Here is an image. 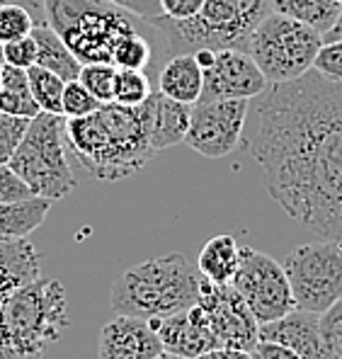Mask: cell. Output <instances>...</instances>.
Here are the masks:
<instances>
[{
    "mask_svg": "<svg viewBox=\"0 0 342 359\" xmlns=\"http://www.w3.org/2000/svg\"><path fill=\"white\" fill-rule=\"evenodd\" d=\"M250 119L248 149L270 197L311 233L342 241V83L313 68L270 83Z\"/></svg>",
    "mask_w": 342,
    "mask_h": 359,
    "instance_id": "6da1fadb",
    "label": "cell"
},
{
    "mask_svg": "<svg viewBox=\"0 0 342 359\" xmlns=\"http://www.w3.org/2000/svg\"><path fill=\"white\" fill-rule=\"evenodd\" d=\"M66 146L95 180L114 182L139 172L156 149L151 144V104L104 102L86 117L66 119Z\"/></svg>",
    "mask_w": 342,
    "mask_h": 359,
    "instance_id": "7a4b0ae2",
    "label": "cell"
},
{
    "mask_svg": "<svg viewBox=\"0 0 342 359\" xmlns=\"http://www.w3.org/2000/svg\"><path fill=\"white\" fill-rule=\"evenodd\" d=\"M202 272L182 252H167L124 269L112 284L109 306L114 313L136 318H165L199 304Z\"/></svg>",
    "mask_w": 342,
    "mask_h": 359,
    "instance_id": "3957f363",
    "label": "cell"
},
{
    "mask_svg": "<svg viewBox=\"0 0 342 359\" xmlns=\"http://www.w3.org/2000/svg\"><path fill=\"white\" fill-rule=\"evenodd\" d=\"M68 299L59 279L36 277L0 306V347L5 359H41L68 328Z\"/></svg>",
    "mask_w": 342,
    "mask_h": 359,
    "instance_id": "277c9868",
    "label": "cell"
},
{
    "mask_svg": "<svg viewBox=\"0 0 342 359\" xmlns=\"http://www.w3.org/2000/svg\"><path fill=\"white\" fill-rule=\"evenodd\" d=\"M272 13L270 0H207L204 10L187 22L153 18L149 25L163 41V54H194L197 49H243L250 34Z\"/></svg>",
    "mask_w": 342,
    "mask_h": 359,
    "instance_id": "5b68a950",
    "label": "cell"
},
{
    "mask_svg": "<svg viewBox=\"0 0 342 359\" xmlns=\"http://www.w3.org/2000/svg\"><path fill=\"white\" fill-rule=\"evenodd\" d=\"M46 20L81 63H112L114 49L149 22L112 0H44Z\"/></svg>",
    "mask_w": 342,
    "mask_h": 359,
    "instance_id": "8992f818",
    "label": "cell"
},
{
    "mask_svg": "<svg viewBox=\"0 0 342 359\" xmlns=\"http://www.w3.org/2000/svg\"><path fill=\"white\" fill-rule=\"evenodd\" d=\"M8 165L29 184L36 197H46L51 202L68 197L78 180L68 163L66 117L54 112H39L32 117Z\"/></svg>",
    "mask_w": 342,
    "mask_h": 359,
    "instance_id": "52a82bcc",
    "label": "cell"
},
{
    "mask_svg": "<svg viewBox=\"0 0 342 359\" xmlns=\"http://www.w3.org/2000/svg\"><path fill=\"white\" fill-rule=\"evenodd\" d=\"M320 46L323 34L318 29L272 10L250 34L248 54L267 83H287L311 71Z\"/></svg>",
    "mask_w": 342,
    "mask_h": 359,
    "instance_id": "ba28073f",
    "label": "cell"
},
{
    "mask_svg": "<svg viewBox=\"0 0 342 359\" xmlns=\"http://www.w3.org/2000/svg\"><path fill=\"white\" fill-rule=\"evenodd\" d=\"M284 272L296 309L320 316L342 297V241L323 238L294 248L284 262Z\"/></svg>",
    "mask_w": 342,
    "mask_h": 359,
    "instance_id": "9c48e42d",
    "label": "cell"
},
{
    "mask_svg": "<svg viewBox=\"0 0 342 359\" xmlns=\"http://www.w3.org/2000/svg\"><path fill=\"white\" fill-rule=\"evenodd\" d=\"M231 284L243 294L260 325L296 311V299L284 265L250 245H240V265Z\"/></svg>",
    "mask_w": 342,
    "mask_h": 359,
    "instance_id": "30bf717a",
    "label": "cell"
},
{
    "mask_svg": "<svg viewBox=\"0 0 342 359\" xmlns=\"http://www.w3.org/2000/svg\"><path fill=\"white\" fill-rule=\"evenodd\" d=\"M250 100H199L192 104V119L185 144L204 158H226L243 141Z\"/></svg>",
    "mask_w": 342,
    "mask_h": 359,
    "instance_id": "8fae6325",
    "label": "cell"
},
{
    "mask_svg": "<svg viewBox=\"0 0 342 359\" xmlns=\"http://www.w3.org/2000/svg\"><path fill=\"white\" fill-rule=\"evenodd\" d=\"M199 306L209 318V325L217 332L221 347L252 352L260 342V323L252 316L250 306L245 304L243 294L233 284H217L202 279Z\"/></svg>",
    "mask_w": 342,
    "mask_h": 359,
    "instance_id": "7c38bea8",
    "label": "cell"
},
{
    "mask_svg": "<svg viewBox=\"0 0 342 359\" xmlns=\"http://www.w3.org/2000/svg\"><path fill=\"white\" fill-rule=\"evenodd\" d=\"M255 59L243 49H219L214 63L204 68V90L199 100H255L267 90Z\"/></svg>",
    "mask_w": 342,
    "mask_h": 359,
    "instance_id": "4fadbf2b",
    "label": "cell"
},
{
    "mask_svg": "<svg viewBox=\"0 0 342 359\" xmlns=\"http://www.w3.org/2000/svg\"><path fill=\"white\" fill-rule=\"evenodd\" d=\"M151 325L158 330V337L163 342V350L170 355L197 359L207 352L221 347L217 332L209 325V318L202 306H189L185 311H177L165 318H153Z\"/></svg>",
    "mask_w": 342,
    "mask_h": 359,
    "instance_id": "5bb4252c",
    "label": "cell"
},
{
    "mask_svg": "<svg viewBox=\"0 0 342 359\" xmlns=\"http://www.w3.org/2000/svg\"><path fill=\"white\" fill-rule=\"evenodd\" d=\"M163 342L151 320L117 313L102 325L97 342L100 359H156L163 355Z\"/></svg>",
    "mask_w": 342,
    "mask_h": 359,
    "instance_id": "9a60e30c",
    "label": "cell"
},
{
    "mask_svg": "<svg viewBox=\"0 0 342 359\" xmlns=\"http://www.w3.org/2000/svg\"><path fill=\"white\" fill-rule=\"evenodd\" d=\"M260 340L280 342V345L292 347L303 359H335L323 345L318 325V313H308V311H292L280 320L260 325Z\"/></svg>",
    "mask_w": 342,
    "mask_h": 359,
    "instance_id": "2e32d148",
    "label": "cell"
},
{
    "mask_svg": "<svg viewBox=\"0 0 342 359\" xmlns=\"http://www.w3.org/2000/svg\"><path fill=\"white\" fill-rule=\"evenodd\" d=\"M151 104V144L156 151L172 149L185 144V136L192 119V104L177 102V100L153 90L149 97Z\"/></svg>",
    "mask_w": 342,
    "mask_h": 359,
    "instance_id": "e0dca14e",
    "label": "cell"
},
{
    "mask_svg": "<svg viewBox=\"0 0 342 359\" xmlns=\"http://www.w3.org/2000/svg\"><path fill=\"white\" fill-rule=\"evenodd\" d=\"M156 83L163 95L177 100V102L194 104L199 102L204 90V68L194 59V54L167 56L156 76Z\"/></svg>",
    "mask_w": 342,
    "mask_h": 359,
    "instance_id": "ac0fdd59",
    "label": "cell"
},
{
    "mask_svg": "<svg viewBox=\"0 0 342 359\" xmlns=\"http://www.w3.org/2000/svg\"><path fill=\"white\" fill-rule=\"evenodd\" d=\"M41 277V257L27 238L0 241V297Z\"/></svg>",
    "mask_w": 342,
    "mask_h": 359,
    "instance_id": "d6986e66",
    "label": "cell"
},
{
    "mask_svg": "<svg viewBox=\"0 0 342 359\" xmlns=\"http://www.w3.org/2000/svg\"><path fill=\"white\" fill-rule=\"evenodd\" d=\"M32 36L36 41V66L46 68V71L61 76L63 81H78L83 63L76 59L66 41L59 36V32L51 27L49 22H41L32 29Z\"/></svg>",
    "mask_w": 342,
    "mask_h": 359,
    "instance_id": "ffe728a7",
    "label": "cell"
},
{
    "mask_svg": "<svg viewBox=\"0 0 342 359\" xmlns=\"http://www.w3.org/2000/svg\"><path fill=\"white\" fill-rule=\"evenodd\" d=\"M49 209L51 199L46 197H29L20 199V202L0 204V241L27 238L44 224Z\"/></svg>",
    "mask_w": 342,
    "mask_h": 359,
    "instance_id": "44dd1931",
    "label": "cell"
},
{
    "mask_svg": "<svg viewBox=\"0 0 342 359\" xmlns=\"http://www.w3.org/2000/svg\"><path fill=\"white\" fill-rule=\"evenodd\" d=\"M240 265V245L233 236H214L204 243L202 252H199L197 267L202 272L204 279L217 284H228L233 282L235 272Z\"/></svg>",
    "mask_w": 342,
    "mask_h": 359,
    "instance_id": "7402d4cb",
    "label": "cell"
},
{
    "mask_svg": "<svg viewBox=\"0 0 342 359\" xmlns=\"http://www.w3.org/2000/svg\"><path fill=\"white\" fill-rule=\"evenodd\" d=\"M0 112L13 117L32 119L41 112L29 88V76L25 68L3 63V83H0Z\"/></svg>",
    "mask_w": 342,
    "mask_h": 359,
    "instance_id": "603a6c76",
    "label": "cell"
},
{
    "mask_svg": "<svg viewBox=\"0 0 342 359\" xmlns=\"http://www.w3.org/2000/svg\"><path fill=\"white\" fill-rule=\"evenodd\" d=\"M272 10L287 18L301 20L325 34L335 22H338L342 8L335 0H270Z\"/></svg>",
    "mask_w": 342,
    "mask_h": 359,
    "instance_id": "cb8c5ba5",
    "label": "cell"
},
{
    "mask_svg": "<svg viewBox=\"0 0 342 359\" xmlns=\"http://www.w3.org/2000/svg\"><path fill=\"white\" fill-rule=\"evenodd\" d=\"M29 76V88L32 95H34L36 104H39L41 112H54L61 114V100H63V88H66V81L56 73L46 71L41 66H32L27 68Z\"/></svg>",
    "mask_w": 342,
    "mask_h": 359,
    "instance_id": "d4e9b609",
    "label": "cell"
},
{
    "mask_svg": "<svg viewBox=\"0 0 342 359\" xmlns=\"http://www.w3.org/2000/svg\"><path fill=\"white\" fill-rule=\"evenodd\" d=\"M153 93L151 78L146 71H131V68H117L114 78V102L126 107H139Z\"/></svg>",
    "mask_w": 342,
    "mask_h": 359,
    "instance_id": "484cf974",
    "label": "cell"
},
{
    "mask_svg": "<svg viewBox=\"0 0 342 359\" xmlns=\"http://www.w3.org/2000/svg\"><path fill=\"white\" fill-rule=\"evenodd\" d=\"M151 63H153V46L144 36V32H136L124 41H119L112 56V66L131 68V71H146Z\"/></svg>",
    "mask_w": 342,
    "mask_h": 359,
    "instance_id": "4316f807",
    "label": "cell"
},
{
    "mask_svg": "<svg viewBox=\"0 0 342 359\" xmlns=\"http://www.w3.org/2000/svg\"><path fill=\"white\" fill-rule=\"evenodd\" d=\"M114 78H117V66L112 63H83L78 81L104 104L114 102Z\"/></svg>",
    "mask_w": 342,
    "mask_h": 359,
    "instance_id": "83f0119b",
    "label": "cell"
},
{
    "mask_svg": "<svg viewBox=\"0 0 342 359\" xmlns=\"http://www.w3.org/2000/svg\"><path fill=\"white\" fill-rule=\"evenodd\" d=\"M100 100L83 86L81 81H68L63 88V100H61V114L66 119L86 117V114L95 112L100 107Z\"/></svg>",
    "mask_w": 342,
    "mask_h": 359,
    "instance_id": "f1b7e54d",
    "label": "cell"
},
{
    "mask_svg": "<svg viewBox=\"0 0 342 359\" xmlns=\"http://www.w3.org/2000/svg\"><path fill=\"white\" fill-rule=\"evenodd\" d=\"M323 345L335 359H342V297L318 316Z\"/></svg>",
    "mask_w": 342,
    "mask_h": 359,
    "instance_id": "f546056e",
    "label": "cell"
},
{
    "mask_svg": "<svg viewBox=\"0 0 342 359\" xmlns=\"http://www.w3.org/2000/svg\"><path fill=\"white\" fill-rule=\"evenodd\" d=\"M27 126L29 119L0 112V165H8V161L13 158L15 149L20 146Z\"/></svg>",
    "mask_w": 342,
    "mask_h": 359,
    "instance_id": "4dcf8cb0",
    "label": "cell"
},
{
    "mask_svg": "<svg viewBox=\"0 0 342 359\" xmlns=\"http://www.w3.org/2000/svg\"><path fill=\"white\" fill-rule=\"evenodd\" d=\"M0 61L8 63V66H15V68H32L36 63V41L34 36L27 34L22 39H15V41H8L3 44L0 49Z\"/></svg>",
    "mask_w": 342,
    "mask_h": 359,
    "instance_id": "1f68e13d",
    "label": "cell"
},
{
    "mask_svg": "<svg viewBox=\"0 0 342 359\" xmlns=\"http://www.w3.org/2000/svg\"><path fill=\"white\" fill-rule=\"evenodd\" d=\"M313 71L320 73L328 81L342 83V39L323 41L318 56L313 61Z\"/></svg>",
    "mask_w": 342,
    "mask_h": 359,
    "instance_id": "d6a6232c",
    "label": "cell"
},
{
    "mask_svg": "<svg viewBox=\"0 0 342 359\" xmlns=\"http://www.w3.org/2000/svg\"><path fill=\"white\" fill-rule=\"evenodd\" d=\"M29 197H36L29 189V184L10 165H0V204L20 202V199H29Z\"/></svg>",
    "mask_w": 342,
    "mask_h": 359,
    "instance_id": "836d02e7",
    "label": "cell"
},
{
    "mask_svg": "<svg viewBox=\"0 0 342 359\" xmlns=\"http://www.w3.org/2000/svg\"><path fill=\"white\" fill-rule=\"evenodd\" d=\"M204 3L207 0H160L163 18L172 20V22H187L202 13Z\"/></svg>",
    "mask_w": 342,
    "mask_h": 359,
    "instance_id": "e575fe53",
    "label": "cell"
},
{
    "mask_svg": "<svg viewBox=\"0 0 342 359\" xmlns=\"http://www.w3.org/2000/svg\"><path fill=\"white\" fill-rule=\"evenodd\" d=\"M250 359H303L299 352H294L292 347L280 345V342L260 340L250 352Z\"/></svg>",
    "mask_w": 342,
    "mask_h": 359,
    "instance_id": "d590c367",
    "label": "cell"
},
{
    "mask_svg": "<svg viewBox=\"0 0 342 359\" xmlns=\"http://www.w3.org/2000/svg\"><path fill=\"white\" fill-rule=\"evenodd\" d=\"M117 3L119 8L129 10V13L139 15L141 20H153V18H160L163 15V8H160V0H112Z\"/></svg>",
    "mask_w": 342,
    "mask_h": 359,
    "instance_id": "8d00e7d4",
    "label": "cell"
},
{
    "mask_svg": "<svg viewBox=\"0 0 342 359\" xmlns=\"http://www.w3.org/2000/svg\"><path fill=\"white\" fill-rule=\"evenodd\" d=\"M197 359H250V352L233 350V347H217V350L207 352V355H202Z\"/></svg>",
    "mask_w": 342,
    "mask_h": 359,
    "instance_id": "74e56055",
    "label": "cell"
},
{
    "mask_svg": "<svg viewBox=\"0 0 342 359\" xmlns=\"http://www.w3.org/2000/svg\"><path fill=\"white\" fill-rule=\"evenodd\" d=\"M335 39H342V13H340L338 22L323 34V41H335Z\"/></svg>",
    "mask_w": 342,
    "mask_h": 359,
    "instance_id": "f35d334b",
    "label": "cell"
},
{
    "mask_svg": "<svg viewBox=\"0 0 342 359\" xmlns=\"http://www.w3.org/2000/svg\"><path fill=\"white\" fill-rule=\"evenodd\" d=\"M156 359H185V357H177V355H170V352H163V355H158Z\"/></svg>",
    "mask_w": 342,
    "mask_h": 359,
    "instance_id": "ab89813d",
    "label": "cell"
},
{
    "mask_svg": "<svg viewBox=\"0 0 342 359\" xmlns=\"http://www.w3.org/2000/svg\"><path fill=\"white\" fill-rule=\"evenodd\" d=\"M3 299H5V297H0V306H3ZM0 359H5V355H3V347H0Z\"/></svg>",
    "mask_w": 342,
    "mask_h": 359,
    "instance_id": "60d3db41",
    "label": "cell"
},
{
    "mask_svg": "<svg viewBox=\"0 0 342 359\" xmlns=\"http://www.w3.org/2000/svg\"><path fill=\"white\" fill-rule=\"evenodd\" d=\"M0 83H3V61H0Z\"/></svg>",
    "mask_w": 342,
    "mask_h": 359,
    "instance_id": "b9f144b4",
    "label": "cell"
},
{
    "mask_svg": "<svg viewBox=\"0 0 342 359\" xmlns=\"http://www.w3.org/2000/svg\"><path fill=\"white\" fill-rule=\"evenodd\" d=\"M335 3H338V5H340V8H342V0H335Z\"/></svg>",
    "mask_w": 342,
    "mask_h": 359,
    "instance_id": "7bdbcfd3",
    "label": "cell"
},
{
    "mask_svg": "<svg viewBox=\"0 0 342 359\" xmlns=\"http://www.w3.org/2000/svg\"><path fill=\"white\" fill-rule=\"evenodd\" d=\"M3 3H5V0H0V5H3Z\"/></svg>",
    "mask_w": 342,
    "mask_h": 359,
    "instance_id": "ee69618b",
    "label": "cell"
}]
</instances>
